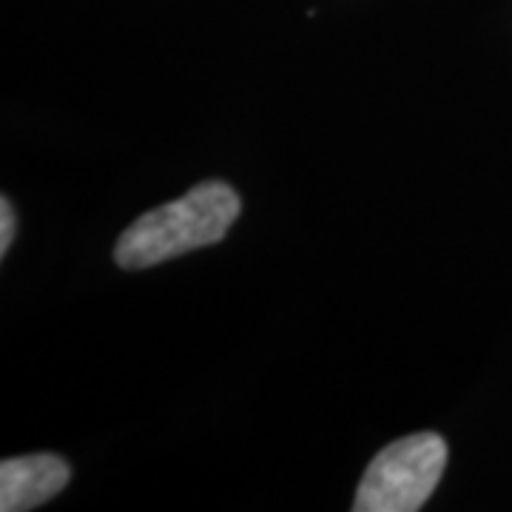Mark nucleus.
Returning a JSON list of instances; mask_svg holds the SVG:
<instances>
[{
  "label": "nucleus",
  "instance_id": "1",
  "mask_svg": "<svg viewBox=\"0 0 512 512\" xmlns=\"http://www.w3.org/2000/svg\"><path fill=\"white\" fill-rule=\"evenodd\" d=\"M237 191L220 180L194 185L185 197L134 220L117 239L114 259L126 271L154 268L160 262L217 245L239 217Z\"/></svg>",
  "mask_w": 512,
  "mask_h": 512
},
{
  "label": "nucleus",
  "instance_id": "2",
  "mask_svg": "<svg viewBox=\"0 0 512 512\" xmlns=\"http://www.w3.org/2000/svg\"><path fill=\"white\" fill-rule=\"evenodd\" d=\"M447 467V444L439 433H413L387 444L359 481L356 512H416L436 493Z\"/></svg>",
  "mask_w": 512,
  "mask_h": 512
},
{
  "label": "nucleus",
  "instance_id": "3",
  "mask_svg": "<svg viewBox=\"0 0 512 512\" xmlns=\"http://www.w3.org/2000/svg\"><path fill=\"white\" fill-rule=\"evenodd\" d=\"M72 478L69 464L55 453L3 458L0 461V510L26 512L43 507Z\"/></svg>",
  "mask_w": 512,
  "mask_h": 512
},
{
  "label": "nucleus",
  "instance_id": "4",
  "mask_svg": "<svg viewBox=\"0 0 512 512\" xmlns=\"http://www.w3.org/2000/svg\"><path fill=\"white\" fill-rule=\"evenodd\" d=\"M12 237H15V211H12L9 197H3L0 200V256H6Z\"/></svg>",
  "mask_w": 512,
  "mask_h": 512
}]
</instances>
